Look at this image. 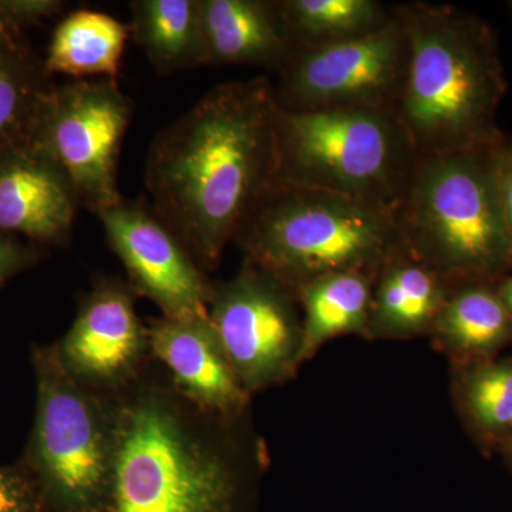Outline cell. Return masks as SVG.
Instances as JSON below:
<instances>
[{"label":"cell","instance_id":"5bb4252c","mask_svg":"<svg viewBox=\"0 0 512 512\" xmlns=\"http://www.w3.org/2000/svg\"><path fill=\"white\" fill-rule=\"evenodd\" d=\"M79 207L62 168L36 144L0 156V234L63 244Z\"/></svg>","mask_w":512,"mask_h":512},{"label":"cell","instance_id":"f546056e","mask_svg":"<svg viewBox=\"0 0 512 512\" xmlns=\"http://www.w3.org/2000/svg\"><path fill=\"white\" fill-rule=\"evenodd\" d=\"M498 454H500L501 458H503L505 467H507L512 474V436L510 439L505 441L504 446L500 448Z\"/></svg>","mask_w":512,"mask_h":512},{"label":"cell","instance_id":"7a4b0ae2","mask_svg":"<svg viewBox=\"0 0 512 512\" xmlns=\"http://www.w3.org/2000/svg\"><path fill=\"white\" fill-rule=\"evenodd\" d=\"M111 402L114 457L103 512H252L268 457L249 413L202 412L150 363Z\"/></svg>","mask_w":512,"mask_h":512},{"label":"cell","instance_id":"3957f363","mask_svg":"<svg viewBox=\"0 0 512 512\" xmlns=\"http://www.w3.org/2000/svg\"><path fill=\"white\" fill-rule=\"evenodd\" d=\"M407 39L396 116L417 156L494 147L507 79L498 37L483 19L451 5H394Z\"/></svg>","mask_w":512,"mask_h":512},{"label":"cell","instance_id":"7c38bea8","mask_svg":"<svg viewBox=\"0 0 512 512\" xmlns=\"http://www.w3.org/2000/svg\"><path fill=\"white\" fill-rule=\"evenodd\" d=\"M133 295L130 286L101 279L56 343L64 369L96 392H119L148 365V328L138 319Z\"/></svg>","mask_w":512,"mask_h":512},{"label":"cell","instance_id":"2e32d148","mask_svg":"<svg viewBox=\"0 0 512 512\" xmlns=\"http://www.w3.org/2000/svg\"><path fill=\"white\" fill-rule=\"evenodd\" d=\"M207 64L278 72L293 46L278 0H200Z\"/></svg>","mask_w":512,"mask_h":512},{"label":"cell","instance_id":"4dcf8cb0","mask_svg":"<svg viewBox=\"0 0 512 512\" xmlns=\"http://www.w3.org/2000/svg\"><path fill=\"white\" fill-rule=\"evenodd\" d=\"M510 9H511V12H512V2L510 3Z\"/></svg>","mask_w":512,"mask_h":512},{"label":"cell","instance_id":"4316f807","mask_svg":"<svg viewBox=\"0 0 512 512\" xmlns=\"http://www.w3.org/2000/svg\"><path fill=\"white\" fill-rule=\"evenodd\" d=\"M0 6L16 28L22 29L57 15L64 3L60 0H0Z\"/></svg>","mask_w":512,"mask_h":512},{"label":"cell","instance_id":"4fadbf2b","mask_svg":"<svg viewBox=\"0 0 512 512\" xmlns=\"http://www.w3.org/2000/svg\"><path fill=\"white\" fill-rule=\"evenodd\" d=\"M148 343L151 357L163 367L175 390L202 412L225 419L249 413L252 396L229 362L210 316L153 320Z\"/></svg>","mask_w":512,"mask_h":512},{"label":"cell","instance_id":"d6986e66","mask_svg":"<svg viewBox=\"0 0 512 512\" xmlns=\"http://www.w3.org/2000/svg\"><path fill=\"white\" fill-rule=\"evenodd\" d=\"M377 272H339L296 292L303 316L302 362H311L332 340L366 339Z\"/></svg>","mask_w":512,"mask_h":512},{"label":"cell","instance_id":"ffe728a7","mask_svg":"<svg viewBox=\"0 0 512 512\" xmlns=\"http://www.w3.org/2000/svg\"><path fill=\"white\" fill-rule=\"evenodd\" d=\"M128 25L160 74L207 66L200 0H136Z\"/></svg>","mask_w":512,"mask_h":512},{"label":"cell","instance_id":"cb8c5ba5","mask_svg":"<svg viewBox=\"0 0 512 512\" xmlns=\"http://www.w3.org/2000/svg\"><path fill=\"white\" fill-rule=\"evenodd\" d=\"M0 512H49L29 468L0 466Z\"/></svg>","mask_w":512,"mask_h":512},{"label":"cell","instance_id":"6da1fadb","mask_svg":"<svg viewBox=\"0 0 512 512\" xmlns=\"http://www.w3.org/2000/svg\"><path fill=\"white\" fill-rule=\"evenodd\" d=\"M276 113L268 77L218 84L148 148L151 205L202 271L276 181Z\"/></svg>","mask_w":512,"mask_h":512},{"label":"cell","instance_id":"7402d4cb","mask_svg":"<svg viewBox=\"0 0 512 512\" xmlns=\"http://www.w3.org/2000/svg\"><path fill=\"white\" fill-rule=\"evenodd\" d=\"M53 89L45 63L22 42L0 46V156L35 144Z\"/></svg>","mask_w":512,"mask_h":512},{"label":"cell","instance_id":"e0dca14e","mask_svg":"<svg viewBox=\"0 0 512 512\" xmlns=\"http://www.w3.org/2000/svg\"><path fill=\"white\" fill-rule=\"evenodd\" d=\"M427 339L450 367L495 359L512 348V315L497 284L454 286Z\"/></svg>","mask_w":512,"mask_h":512},{"label":"cell","instance_id":"ba28073f","mask_svg":"<svg viewBox=\"0 0 512 512\" xmlns=\"http://www.w3.org/2000/svg\"><path fill=\"white\" fill-rule=\"evenodd\" d=\"M134 104L117 79L74 80L55 86L35 144L45 150L82 207L101 214L121 201L117 167Z\"/></svg>","mask_w":512,"mask_h":512},{"label":"cell","instance_id":"52a82bcc","mask_svg":"<svg viewBox=\"0 0 512 512\" xmlns=\"http://www.w3.org/2000/svg\"><path fill=\"white\" fill-rule=\"evenodd\" d=\"M35 426L25 466L49 512H103L114 457L111 394L74 379L56 345L33 349Z\"/></svg>","mask_w":512,"mask_h":512},{"label":"cell","instance_id":"d4e9b609","mask_svg":"<svg viewBox=\"0 0 512 512\" xmlns=\"http://www.w3.org/2000/svg\"><path fill=\"white\" fill-rule=\"evenodd\" d=\"M39 256L40 252L35 247L25 245L10 235L0 234V286L35 265Z\"/></svg>","mask_w":512,"mask_h":512},{"label":"cell","instance_id":"ac0fdd59","mask_svg":"<svg viewBox=\"0 0 512 512\" xmlns=\"http://www.w3.org/2000/svg\"><path fill=\"white\" fill-rule=\"evenodd\" d=\"M450 396L478 450L498 454L512 436V355L450 367Z\"/></svg>","mask_w":512,"mask_h":512},{"label":"cell","instance_id":"5b68a950","mask_svg":"<svg viewBox=\"0 0 512 512\" xmlns=\"http://www.w3.org/2000/svg\"><path fill=\"white\" fill-rule=\"evenodd\" d=\"M244 261L293 293L339 272H377L403 247L394 212L276 180L234 238Z\"/></svg>","mask_w":512,"mask_h":512},{"label":"cell","instance_id":"83f0119b","mask_svg":"<svg viewBox=\"0 0 512 512\" xmlns=\"http://www.w3.org/2000/svg\"><path fill=\"white\" fill-rule=\"evenodd\" d=\"M20 42V29L9 19L0 6V46L13 45Z\"/></svg>","mask_w":512,"mask_h":512},{"label":"cell","instance_id":"484cf974","mask_svg":"<svg viewBox=\"0 0 512 512\" xmlns=\"http://www.w3.org/2000/svg\"><path fill=\"white\" fill-rule=\"evenodd\" d=\"M501 205L512 237V136H505L491 150Z\"/></svg>","mask_w":512,"mask_h":512},{"label":"cell","instance_id":"30bf717a","mask_svg":"<svg viewBox=\"0 0 512 512\" xmlns=\"http://www.w3.org/2000/svg\"><path fill=\"white\" fill-rule=\"evenodd\" d=\"M406 64V33L394 13L386 26L369 35L293 50L276 72L275 100L288 111H396Z\"/></svg>","mask_w":512,"mask_h":512},{"label":"cell","instance_id":"603a6c76","mask_svg":"<svg viewBox=\"0 0 512 512\" xmlns=\"http://www.w3.org/2000/svg\"><path fill=\"white\" fill-rule=\"evenodd\" d=\"M295 49L335 45L369 35L393 19L379 0H278Z\"/></svg>","mask_w":512,"mask_h":512},{"label":"cell","instance_id":"f1b7e54d","mask_svg":"<svg viewBox=\"0 0 512 512\" xmlns=\"http://www.w3.org/2000/svg\"><path fill=\"white\" fill-rule=\"evenodd\" d=\"M497 291L512 315V271L497 284Z\"/></svg>","mask_w":512,"mask_h":512},{"label":"cell","instance_id":"9c48e42d","mask_svg":"<svg viewBox=\"0 0 512 512\" xmlns=\"http://www.w3.org/2000/svg\"><path fill=\"white\" fill-rule=\"evenodd\" d=\"M208 316L229 362L251 396L291 382L303 365L298 298L249 262L212 285Z\"/></svg>","mask_w":512,"mask_h":512},{"label":"cell","instance_id":"8fae6325","mask_svg":"<svg viewBox=\"0 0 512 512\" xmlns=\"http://www.w3.org/2000/svg\"><path fill=\"white\" fill-rule=\"evenodd\" d=\"M99 218L134 295L156 303L167 318H208L212 284L150 202L121 198Z\"/></svg>","mask_w":512,"mask_h":512},{"label":"cell","instance_id":"44dd1931","mask_svg":"<svg viewBox=\"0 0 512 512\" xmlns=\"http://www.w3.org/2000/svg\"><path fill=\"white\" fill-rule=\"evenodd\" d=\"M130 28L96 10H76L59 23L45 60L46 73H63L87 80L103 76L117 79Z\"/></svg>","mask_w":512,"mask_h":512},{"label":"cell","instance_id":"9a60e30c","mask_svg":"<svg viewBox=\"0 0 512 512\" xmlns=\"http://www.w3.org/2000/svg\"><path fill=\"white\" fill-rule=\"evenodd\" d=\"M453 289L443 275L403 245L377 271L365 340L427 338Z\"/></svg>","mask_w":512,"mask_h":512},{"label":"cell","instance_id":"8992f818","mask_svg":"<svg viewBox=\"0 0 512 512\" xmlns=\"http://www.w3.org/2000/svg\"><path fill=\"white\" fill-rule=\"evenodd\" d=\"M276 180L396 211L417 156L396 111L276 113Z\"/></svg>","mask_w":512,"mask_h":512},{"label":"cell","instance_id":"277c9868","mask_svg":"<svg viewBox=\"0 0 512 512\" xmlns=\"http://www.w3.org/2000/svg\"><path fill=\"white\" fill-rule=\"evenodd\" d=\"M491 150L420 156L394 211L404 247L454 286L498 284L512 271Z\"/></svg>","mask_w":512,"mask_h":512}]
</instances>
